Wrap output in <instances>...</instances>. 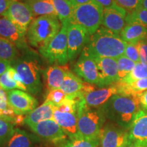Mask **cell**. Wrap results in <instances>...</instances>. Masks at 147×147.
I'll return each mask as SVG.
<instances>
[{
    "instance_id": "1",
    "label": "cell",
    "mask_w": 147,
    "mask_h": 147,
    "mask_svg": "<svg viewBox=\"0 0 147 147\" xmlns=\"http://www.w3.org/2000/svg\"><path fill=\"white\" fill-rule=\"evenodd\" d=\"M126 45L119 34L101 26L89 36L84 49L93 57L117 59L124 55Z\"/></svg>"
},
{
    "instance_id": "2",
    "label": "cell",
    "mask_w": 147,
    "mask_h": 147,
    "mask_svg": "<svg viewBox=\"0 0 147 147\" xmlns=\"http://www.w3.org/2000/svg\"><path fill=\"white\" fill-rule=\"evenodd\" d=\"M102 110L106 118L128 130L136 114L141 109L138 96L117 94L110 99Z\"/></svg>"
},
{
    "instance_id": "3",
    "label": "cell",
    "mask_w": 147,
    "mask_h": 147,
    "mask_svg": "<svg viewBox=\"0 0 147 147\" xmlns=\"http://www.w3.org/2000/svg\"><path fill=\"white\" fill-rule=\"evenodd\" d=\"M23 53V55L11 62V66L15 69L27 91L33 95H38L42 90L40 62L36 53L32 49Z\"/></svg>"
},
{
    "instance_id": "4",
    "label": "cell",
    "mask_w": 147,
    "mask_h": 147,
    "mask_svg": "<svg viewBox=\"0 0 147 147\" xmlns=\"http://www.w3.org/2000/svg\"><path fill=\"white\" fill-rule=\"evenodd\" d=\"M61 28V22L57 17L42 16L35 18L27 31V43L40 50L48 45Z\"/></svg>"
},
{
    "instance_id": "5",
    "label": "cell",
    "mask_w": 147,
    "mask_h": 147,
    "mask_svg": "<svg viewBox=\"0 0 147 147\" xmlns=\"http://www.w3.org/2000/svg\"><path fill=\"white\" fill-rule=\"evenodd\" d=\"M77 117L79 136L84 138L98 140L106 120L102 108L89 107L82 98L78 102Z\"/></svg>"
},
{
    "instance_id": "6",
    "label": "cell",
    "mask_w": 147,
    "mask_h": 147,
    "mask_svg": "<svg viewBox=\"0 0 147 147\" xmlns=\"http://www.w3.org/2000/svg\"><path fill=\"white\" fill-rule=\"evenodd\" d=\"M103 12L104 8L102 5L92 0L89 3L74 7L69 23L82 27L91 36L101 27Z\"/></svg>"
},
{
    "instance_id": "7",
    "label": "cell",
    "mask_w": 147,
    "mask_h": 147,
    "mask_svg": "<svg viewBox=\"0 0 147 147\" xmlns=\"http://www.w3.org/2000/svg\"><path fill=\"white\" fill-rule=\"evenodd\" d=\"M69 23L61 25L59 32L39 53L49 63L64 65L69 61L67 55V27Z\"/></svg>"
},
{
    "instance_id": "8",
    "label": "cell",
    "mask_w": 147,
    "mask_h": 147,
    "mask_svg": "<svg viewBox=\"0 0 147 147\" xmlns=\"http://www.w3.org/2000/svg\"><path fill=\"white\" fill-rule=\"evenodd\" d=\"M3 16L10 20L24 35L26 34L29 25L34 18L30 7L25 2L17 0L12 1Z\"/></svg>"
},
{
    "instance_id": "9",
    "label": "cell",
    "mask_w": 147,
    "mask_h": 147,
    "mask_svg": "<svg viewBox=\"0 0 147 147\" xmlns=\"http://www.w3.org/2000/svg\"><path fill=\"white\" fill-rule=\"evenodd\" d=\"M100 147H125L128 145V130L115 124L108 123L103 127L99 136Z\"/></svg>"
},
{
    "instance_id": "10",
    "label": "cell",
    "mask_w": 147,
    "mask_h": 147,
    "mask_svg": "<svg viewBox=\"0 0 147 147\" xmlns=\"http://www.w3.org/2000/svg\"><path fill=\"white\" fill-rule=\"evenodd\" d=\"M29 127L37 136L54 144L58 145L68 139V136L54 119L41 121Z\"/></svg>"
},
{
    "instance_id": "11",
    "label": "cell",
    "mask_w": 147,
    "mask_h": 147,
    "mask_svg": "<svg viewBox=\"0 0 147 147\" xmlns=\"http://www.w3.org/2000/svg\"><path fill=\"white\" fill-rule=\"evenodd\" d=\"M87 30L78 25L69 23L67 27V55L69 61H73L81 53L89 42Z\"/></svg>"
},
{
    "instance_id": "12",
    "label": "cell",
    "mask_w": 147,
    "mask_h": 147,
    "mask_svg": "<svg viewBox=\"0 0 147 147\" xmlns=\"http://www.w3.org/2000/svg\"><path fill=\"white\" fill-rule=\"evenodd\" d=\"M74 71L78 77L90 84L98 85L100 78L99 71L95 59L84 49L74 67Z\"/></svg>"
},
{
    "instance_id": "13",
    "label": "cell",
    "mask_w": 147,
    "mask_h": 147,
    "mask_svg": "<svg viewBox=\"0 0 147 147\" xmlns=\"http://www.w3.org/2000/svg\"><path fill=\"white\" fill-rule=\"evenodd\" d=\"M8 102L17 115H28L38 105V101L26 91L13 89L6 91Z\"/></svg>"
},
{
    "instance_id": "14",
    "label": "cell",
    "mask_w": 147,
    "mask_h": 147,
    "mask_svg": "<svg viewBox=\"0 0 147 147\" xmlns=\"http://www.w3.org/2000/svg\"><path fill=\"white\" fill-rule=\"evenodd\" d=\"M96 61L99 71V87H106L119 81L118 65L117 59L93 57Z\"/></svg>"
},
{
    "instance_id": "15",
    "label": "cell",
    "mask_w": 147,
    "mask_h": 147,
    "mask_svg": "<svg viewBox=\"0 0 147 147\" xmlns=\"http://www.w3.org/2000/svg\"><path fill=\"white\" fill-rule=\"evenodd\" d=\"M127 12L116 3L104 9L102 26L115 34L120 35L126 25V16Z\"/></svg>"
},
{
    "instance_id": "16",
    "label": "cell",
    "mask_w": 147,
    "mask_h": 147,
    "mask_svg": "<svg viewBox=\"0 0 147 147\" xmlns=\"http://www.w3.org/2000/svg\"><path fill=\"white\" fill-rule=\"evenodd\" d=\"M0 38L8 40L23 51L29 50L25 35L18 30L17 27L8 18L0 16Z\"/></svg>"
},
{
    "instance_id": "17",
    "label": "cell",
    "mask_w": 147,
    "mask_h": 147,
    "mask_svg": "<svg viewBox=\"0 0 147 147\" xmlns=\"http://www.w3.org/2000/svg\"><path fill=\"white\" fill-rule=\"evenodd\" d=\"M119 94L117 83L99 89H94L84 95V100L88 106L93 108H101L114 95Z\"/></svg>"
},
{
    "instance_id": "18",
    "label": "cell",
    "mask_w": 147,
    "mask_h": 147,
    "mask_svg": "<svg viewBox=\"0 0 147 147\" xmlns=\"http://www.w3.org/2000/svg\"><path fill=\"white\" fill-rule=\"evenodd\" d=\"M53 119L68 136V138L72 139L80 137L78 134L77 113L62 112L55 108Z\"/></svg>"
},
{
    "instance_id": "19",
    "label": "cell",
    "mask_w": 147,
    "mask_h": 147,
    "mask_svg": "<svg viewBox=\"0 0 147 147\" xmlns=\"http://www.w3.org/2000/svg\"><path fill=\"white\" fill-rule=\"evenodd\" d=\"M129 141H147V111L140 109L136 114L128 129Z\"/></svg>"
},
{
    "instance_id": "20",
    "label": "cell",
    "mask_w": 147,
    "mask_h": 147,
    "mask_svg": "<svg viewBox=\"0 0 147 147\" xmlns=\"http://www.w3.org/2000/svg\"><path fill=\"white\" fill-rule=\"evenodd\" d=\"M84 84L85 82L82 81L80 77L74 74L71 71H67L65 74L60 89L69 98L84 97Z\"/></svg>"
},
{
    "instance_id": "21",
    "label": "cell",
    "mask_w": 147,
    "mask_h": 147,
    "mask_svg": "<svg viewBox=\"0 0 147 147\" xmlns=\"http://www.w3.org/2000/svg\"><path fill=\"white\" fill-rule=\"evenodd\" d=\"M55 106L51 102L45 100V102L39 107L29 113L25 117V124L29 127L37 124L41 121L53 119Z\"/></svg>"
},
{
    "instance_id": "22",
    "label": "cell",
    "mask_w": 147,
    "mask_h": 147,
    "mask_svg": "<svg viewBox=\"0 0 147 147\" xmlns=\"http://www.w3.org/2000/svg\"><path fill=\"white\" fill-rule=\"evenodd\" d=\"M67 71H69L68 67H65V65H53L47 67L44 73V76L48 90L51 91L60 89Z\"/></svg>"
},
{
    "instance_id": "23",
    "label": "cell",
    "mask_w": 147,
    "mask_h": 147,
    "mask_svg": "<svg viewBox=\"0 0 147 147\" xmlns=\"http://www.w3.org/2000/svg\"><path fill=\"white\" fill-rule=\"evenodd\" d=\"M120 36L126 43L136 44L147 40V29L137 23L126 24Z\"/></svg>"
},
{
    "instance_id": "24",
    "label": "cell",
    "mask_w": 147,
    "mask_h": 147,
    "mask_svg": "<svg viewBox=\"0 0 147 147\" xmlns=\"http://www.w3.org/2000/svg\"><path fill=\"white\" fill-rule=\"evenodd\" d=\"M38 141H39L38 136L19 128H14L13 133L6 142V147H33Z\"/></svg>"
},
{
    "instance_id": "25",
    "label": "cell",
    "mask_w": 147,
    "mask_h": 147,
    "mask_svg": "<svg viewBox=\"0 0 147 147\" xmlns=\"http://www.w3.org/2000/svg\"><path fill=\"white\" fill-rule=\"evenodd\" d=\"M0 85L5 91L16 89L27 91L26 87L21 82L18 73L12 66L0 76Z\"/></svg>"
},
{
    "instance_id": "26",
    "label": "cell",
    "mask_w": 147,
    "mask_h": 147,
    "mask_svg": "<svg viewBox=\"0 0 147 147\" xmlns=\"http://www.w3.org/2000/svg\"><path fill=\"white\" fill-rule=\"evenodd\" d=\"M25 2L30 7L34 16H51L57 17L52 0H25Z\"/></svg>"
},
{
    "instance_id": "27",
    "label": "cell",
    "mask_w": 147,
    "mask_h": 147,
    "mask_svg": "<svg viewBox=\"0 0 147 147\" xmlns=\"http://www.w3.org/2000/svg\"><path fill=\"white\" fill-rule=\"evenodd\" d=\"M52 1L61 25L69 23L74 7L70 0H52Z\"/></svg>"
},
{
    "instance_id": "28",
    "label": "cell",
    "mask_w": 147,
    "mask_h": 147,
    "mask_svg": "<svg viewBox=\"0 0 147 147\" xmlns=\"http://www.w3.org/2000/svg\"><path fill=\"white\" fill-rule=\"evenodd\" d=\"M18 56V49L14 43L0 38V59L10 63Z\"/></svg>"
},
{
    "instance_id": "29",
    "label": "cell",
    "mask_w": 147,
    "mask_h": 147,
    "mask_svg": "<svg viewBox=\"0 0 147 147\" xmlns=\"http://www.w3.org/2000/svg\"><path fill=\"white\" fill-rule=\"evenodd\" d=\"M16 115L9 104L6 91L0 85V117L12 123Z\"/></svg>"
},
{
    "instance_id": "30",
    "label": "cell",
    "mask_w": 147,
    "mask_h": 147,
    "mask_svg": "<svg viewBox=\"0 0 147 147\" xmlns=\"http://www.w3.org/2000/svg\"><path fill=\"white\" fill-rule=\"evenodd\" d=\"M57 147H100L97 140H90L82 137L68 138Z\"/></svg>"
},
{
    "instance_id": "31",
    "label": "cell",
    "mask_w": 147,
    "mask_h": 147,
    "mask_svg": "<svg viewBox=\"0 0 147 147\" xmlns=\"http://www.w3.org/2000/svg\"><path fill=\"white\" fill-rule=\"evenodd\" d=\"M117 61L118 65L119 81H121L133 70L136 63L128 59L124 55L117 58Z\"/></svg>"
},
{
    "instance_id": "32",
    "label": "cell",
    "mask_w": 147,
    "mask_h": 147,
    "mask_svg": "<svg viewBox=\"0 0 147 147\" xmlns=\"http://www.w3.org/2000/svg\"><path fill=\"white\" fill-rule=\"evenodd\" d=\"M125 21L126 24L137 23L147 29V10L141 6L137 10L127 13Z\"/></svg>"
},
{
    "instance_id": "33",
    "label": "cell",
    "mask_w": 147,
    "mask_h": 147,
    "mask_svg": "<svg viewBox=\"0 0 147 147\" xmlns=\"http://www.w3.org/2000/svg\"><path fill=\"white\" fill-rule=\"evenodd\" d=\"M147 78V67L143 65L140 62L136 63L133 70L121 82L125 84H129L140 79Z\"/></svg>"
},
{
    "instance_id": "34",
    "label": "cell",
    "mask_w": 147,
    "mask_h": 147,
    "mask_svg": "<svg viewBox=\"0 0 147 147\" xmlns=\"http://www.w3.org/2000/svg\"><path fill=\"white\" fill-rule=\"evenodd\" d=\"M14 125L10 121L0 117V146L8 142L14 131Z\"/></svg>"
},
{
    "instance_id": "35",
    "label": "cell",
    "mask_w": 147,
    "mask_h": 147,
    "mask_svg": "<svg viewBox=\"0 0 147 147\" xmlns=\"http://www.w3.org/2000/svg\"><path fill=\"white\" fill-rule=\"evenodd\" d=\"M67 98V96L61 89H57L48 91L45 100L51 102L55 107H57L63 104Z\"/></svg>"
},
{
    "instance_id": "36",
    "label": "cell",
    "mask_w": 147,
    "mask_h": 147,
    "mask_svg": "<svg viewBox=\"0 0 147 147\" xmlns=\"http://www.w3.org/2000/svg\"><path fill=\"white\" fill-rule=\"evenodd\" d=\"M142 0H115V3L123 8L127 13L133 12L142 6Z\"/></svg>"
},
{
    "instance_id": "37",
    "label": "cell",
    "mask_w": 147,
    "mask_h": 147,
    "mask_svg": "<svg viewBox=\"0 0 147 147\" xmlns=\"http://www.w3.org/2000/svg\"><path fill=\"white\" fill-rule=\"evenodd\" d=\"M124 55L127 57L134 63L140 62L139 53L138 50V47L136 44H129L127 43L125 49Z\"/></svg>"
},
{
    "instance_id": "38",
    "label": "cell",
    "mask_w": 147,
    "mask_h": 147,
    "mask_svg": "<svg viewBox=\"0 0 147 147\" xmlns=\"http://www.w3.org/2000/svg\"><path fill=\"white\" fill-rule=\"evenodd\" d=\"M139 53L140 62L147 67V40L140 41L136 44Z\"/></svg>"
},
{
    "instance_id": "39",
    "label": "cell",
    "mask_w": 147,
    "mask_h": 147,
    "mask_svg": "<svg viewBox=\"0 0 147 147\" xmlns=\"http://www.w3.org/2000/svg\"><path fill=\"white\" fill-rule=\"evenodd\" d=\"M141 109L147 111V91L143 92L138 96Z\"/></svg>"
},
{
    "instance_id": "40",
    "label": "cell",
    "mask_w": 147,
    "mask_h": 147,
    "mask_svg": "<svg viewBox=\"0 0 147 147\" xmlns=\"http://www.w3.org/2000/svg\"><path fill=\"white\" fill-rule=\"evenodd\" d=\"M14 0H0V16H3Z\"/></svg>"
},
{
    "instance_id": "41",
    "label": "cell",
    "mask_w": 147,
    "mask_h": 147,
    "mask_svg": "<svg viewBox=\"0 0 147 147\" xmlns=\"http://www.w3.org/2000/svg\"><path fill=\"white\" fill-rule=\"evenodd\" d=\"M10 66L11 63L10 61L0 59V76L8 70L10 68Z\"/></svg>"
},
{
    "instance_id": "42",
    "label": "cell",
    "mask_w": 147,
    "mask_h": 147,
    "mask_svg": "<svg viewBox=\"0 0 147 147\" xmlns=\"http://www.w3.org/2000/svg\"><path fill=\"white\" fill-rule=\"evenodd\" d=\"M127 147H147V141H129Z\"/></svg>"
},
{
    "instance_id": "43",
    "label": "cell",
    "mask_w": 147,
    "mask_h": 147,
    "mask_svg": "<svg viewBox=\"0 0 147 147\" xmlns=\"http://www.w3.org/2000/svg\"><path fill=\"white\" fill-rule=\"evenodd\" d=\"M95 1L102 5L104 9L108 8L115 3V0H95Z\"/></svg>"
},
{
    "instance_id": "44",
    "label": "cell",
    "mask_w": 147,
    "mask_h": 147,
    "mask_svg": "<svg viewBox=\"0 0 147 147\" xmlns=\"http://www.w3.org/2000/svg\"><path fill=\"white\" fill-rule=\"evenodd\" d=\"M70 1L74 6H76V5H82L84 4V3H89V1H92V0H70Z\"/></svg>"
},
{
    "instance_id": "45",
    "label": "cell",
    "mask_w": 147,
    "mask_h": 147,
    "mask_svg": "<svg viewBox=\"0 0 147 147\" xmlns=\"http://www.w3.org/2000/svg\"><path fill=\"white\" fill-rule=\"evenodd\" d=\"M142 7L147 10V0H142Z\"/></svg>"
},
{
    "instance_id": "46",
    "label": "cell",
    "mask_w": 147,
    "mask_h": 147,
    "mask_svg": "<svg viewBox=\"0 0 147 147\" xmlns=\"http://www.w3.org/2000/svg\"><path fill=\"white\" fill-rule=\"evenodd\" d=\"M125 147H127V146H125Z\"/></svg>"
}]
</instances>
